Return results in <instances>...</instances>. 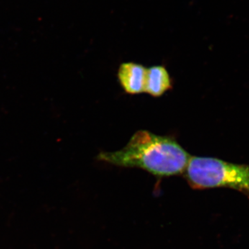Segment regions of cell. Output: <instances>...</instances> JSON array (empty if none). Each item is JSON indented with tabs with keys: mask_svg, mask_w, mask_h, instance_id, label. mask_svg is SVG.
Instances as JSON below:
<instances>
[{
	"mask_svg": "<svg viewBox=\"0 0 249 249\" xmlns=\"http://www.w3.org/2000/svg\"><path fill=\"white\" fill-rule=\"evenodd\" d=\"M190 156L175 139L139 130L127 145L115 152H103L98 159L106 163L146 170L157 177L184 173Z\"/></svg>",
	"mask_w": 249,
	"mask_h": 249,
	"instance_id": "cell-1",
	"label": "cell"
},
{
	"mask_svg": "<svg viewBox=\"0 0 249 249\" xmlns=\"http://www.w3.org/2000/svg\"><path fill=\"white\" fill-rule=\"evenodd\" d=\"M185 178L194 189L229 188L249 198V165L236 164L212 157H191Z\"/></svg>",
	"mask_w": 249,
	"mask_h": 249,
	"instance_id": "cell-2",
	"label": "cell"
},
{
	"mask_svg": "<svg viewBox=\"0 0 249 249\" xmlns=\"http://www.w3.org/2000/svg\"><path fill=\"white\" fill-rule=\"evenodd\" d=\"M169 73L163 66H153L147 69L145 91L155 97L164 94L172 89Z\"/></svg>",
	"mask_w": 249,
	"mask_h": 249,
	"instance_id": "cell-4",
	"label": "cell"
},
{
	"mask_svg": "<svg viewBox=\"0 0 249 249\" xmlns=\"http://www.w3.org/2000/svg\"><path fill=\"white\" fill-rule=\"evenodd\" d=\"M147 68L134 62L121 64L118 78L123 89L129 94H138L145 91Z\"/></svg>",
	"mask_w": 249,
	"mask_h": 249,
	"instance_id": "cell-3",
	"label": "cell"
}]
</instances>
